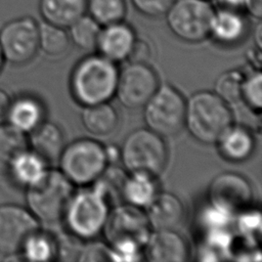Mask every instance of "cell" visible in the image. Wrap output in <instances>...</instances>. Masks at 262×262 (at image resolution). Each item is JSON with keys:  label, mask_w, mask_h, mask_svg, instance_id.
Here are the masks:
<instances>
[{"label": "cell", "mask_w": 262, "mask_h": 262, "mask_svg": "<svg viewBox=\"0 0 262 262\" xmlns=\"http://www.w3.org/2000/svg\"><path fill=\"white\" fill-rule=\"evenodd\" d=\"M119 70L104 56L89 55L81 59L71 75V91L82 106L107 102L115 96Z\"/></svg>", "instance_id": "6da1fadb"}, {"label": "cell", "mask_w": 262, "mask_h": 262, "mask_svg": "<svg viewBox=\"0 0 262 262\" xmlns=\"http://www.w3.org/2000/svg\"><path fill=\"white\" fill-rule=\"evenodd\" d=\"M232 124L229 105L214 91H199L186 101L184 126L202 143H216Z\"/></svg>", "instance_id": "7a4b0ae2"}, {"label": "cell", "mask_w": 262, "mask_h": 262, "mask_svg": "<svg viewBox=\"0 0 262 262\" xmlns=\"http://www.w3.org/2000/svg\"><path fill=\"white\" fill-rule=\"evenodd\" d=\"M74 191V184L60 170L48 169L40 181L25 189L26 207L40 223H57Z\"/></svg>", "instance_id": "3957f363"}, {"label": "cell", "mask_w": 262, "mask_h": 262, "mask_svg": "<svg viewBox=\"0 0 262 262\" xmlns=\"http://www.w3.org/2000/svg\"><path fill=\"white\" fill-rule=\"evenodd\" d=\"M108 212L110 205L90 184V187L74 191L61 221H64L68 231L89 241L103 230Z\"/></svg>", "instance_id": "277c9868"}, {"label": "cell", "mask_w": 262, "mask_h": 262, "mask_svg": "<svg viewBox=\"0 0 262 262\" xmlns=\"http://www.w3.org/2000/svg\"><path fill=\"white\" fill-rule=\"evenodd\" d=\"M60 172L74 184H92L108 166L105 147L90 138H80L66 145L59 159Z\"/></svg>", "instance_id": "5b68a950"}, {"label": "cell", "mask_w": 262, "mask_h": 262, "mask_svg": "<svg viewBox=\"0 0 262 262\" xmlns=\"http://www.w3.org/2000/svg\"><path fill=\"white\" fill-rule=\"evenodd\" d=\"M120 152V159L130 173L158 176L165 170L168 161V149L163 137L148 128L131 132L125 138Z\"/></svg>", "instance_id": "8992f818"}, {"label": "cell", "mask_w": 262, "mask_h": 262, "mask_svg": "<svg viewBox=\"0 0 262 262\" xmlns=\"http://www.w3.org/2000/svg\"><path fill=\"white\" fill-rule=\"evenodd\" d=\"M143 107L147 128L162 137L175 135L184 127L186 101L171 85L159 86Z\"/></svg>", "instance_id": "52a82bcc"}, {"label": "cell", "mask_w": 262, "mask_h": 262, "mask_svg": "<svg viewBox=\"0 0 262 262\" xmlns=\"http://www.w3.org/2000/svg\"><path fill=\"white\" fill-rule=\"evenodd\" d=\"M214 11L209 0H175L165 16L170 31L177 38L198 43L209 37Z\"/></svg>", "instance_id": "ba28073f"}, {"label": "cell", "mask_w": 262, "mask_h": 262, "mask_svg": "<svg viewBox=\"0 0 262 262\" xmlns=\"http://www.w3.org/2000/svg\"><path fill=\"white\" fill-rule=\"evenodd\" d=\"M0 47L5 62L24 66L39 52V24L29 15L5 23L0 29Z\"/></svg>", "instance_id": "9c48e42d"}, {"label": "cell", "mask_w": 262, "mask_h": 262, "mask_svg": "<svg viewBox=\"0 0 262 262\" xmlns=\"http://www.w3.org/2000/svg\"><path fill=\"white\" fill-rule=\"evenodd\" d=\"M40 228V222L26 206L0 205V255L6 259H20L19 250L26 238Z\"/></svg>", "instance_id": "30bf717a"}, {"label": "cell", "mask_w": 262, "mask_h": 262, "mask_svg": "<svg viewBox=\"0 0 262 262\" xmlns=\"http://www.w3.org/2000/svg\"><path fill=\"white\" fill-rule=\"evenodd\" d=\"M156 72L145 62H130L119 72L116 93L121 104L128 108L143 107L159 88Z\"/></svg>", "instance_id": "8fae6325"}, {"label": "cell", "mask_w": 262, "mask_h": 262, "mask_svg": "<svg viewBox=\"0 0 262 262\" xmlns=\"http://www.w3.org/2000/svg\"><path fill=\"white\" fill-rule=\"evenodd\" d=\"M253 196V187L249 180L235 172L218 174L208 188L209 204L234 217L251 208Z\"/></svg>", "instance_id": "7c38bea8"}, {"label": "cell", "mask_w": 262, "mask_h": 262, "mask_svg": "<svg viewBox=\"0 0 262 262\" xmlns=\"http://www.w3.org/2000/svg\"><path fill=\"white\" fill-rule=\"evenodd\" d=\"M102 231L110 245L121 241H132L144 247L150 227L142 209L126 203L110 210Z\"/></svg>", "instance_id": "4fadbf2b"}, {"label": "cell", "mask_w": 262, "mask_h": 262, "mask_svg": "<svg viewBox=\"0 0 262 262\" xmlns=\"http://www.w3.org/2000/svg\"><path fill=\"white\" fill-rule=\"evenodd\" d=\"M143 254L152 262H184L188 259V247L175 229L154 230L144 244Z\"/></svg>", "instance_id": "5bb4252c"}, {"label": "cell", "mask_w": 262, "mask_h": 262, "mask_svg": "<svg viewBox=\"0 0 262 262\" xmlns=\"http://www.w3.org/2000/svg\"><path fill=\"white\" fill-rule=\"evenodd\" d=\"M3 120L15 130L28 135L45 121V107L38 97L20 93L11 97Z\"/></svg>", "instance_id": "9a60e30c"}, {"label": "cell", "mask_w": 262, "mask_h": 262, "mask_svg": "<svg viewBox=\"0 0 262 262\" xmlns=\"http://www.w3.org/2000/svg\"><path fill=\"white\" fill-rule=\"evenodd\" d=\"M135 41L134 30L122 20L101 27L96 49L105 58L119 62L128 58Z\"/></svg>", "instance_id": "2e32d148"}, {"label": "cell", "mask_w": 262, "mask_h": 262, "mask_svg": "<svg viewBox=\"0 0 262 262\" xmlns=\"http://www.w3.org/2000/svg\"><path fill=\"white\" fill-rule=\"evenodd\" d=\"M48 169L49 164L30 147H27L12 159L5 174L14 185L27 189L40 181Z\"/></svg>", "instance_id": "e0dca14e"}, {"label": "cell", "mask_w": 262, "mask_h": 262, "mask_svg": "<svg viewBox=\"0 0 262 262\" xmlns=\"http://www.w3.org/2000/svg\"><path fill=\"white\" fill-rule=\"evenodd\" d=\"M248 33V21L241 10L220 7L215 9L210 34L222 45H235L244 40Z\"/></svg>", "instance_id": "ac0fdd59"}, {"label": "cell", "mask_w": 262, "mask_h": 262, "mask_svg": "<svg viewBox=\"0 0 262 262\" xmlns=\"http://www.w3.org/2000/svg\"><path fill=\"white\" fill-rule=\"evenodd\" d=\"M145 215L152 230L176 229L182 222L184 209L175 194L159 192L145 208Z\"/></svg>", "instance_id": "d6986e66"}, {"label": "cell", "mask_w": 262, "mask_h": 262, "mask_svg": "<svg viewBox=\"0 0 262 262\" xmlns=\"http://www.w3.org/2000/svg\"><path fill=\"white\" fill-rule=\"evenodd\" d=\"M29 147L48 164L57 162L66 144L61 129L52 122L44 121L28 134Z\"/></svg>", "instance_id": "ffe728a7"}, {"label": "cell", "mask_w": 262, "mask_h": 262, "mask_svg": "<svg viewBox=\"0 0 262 262\" xmlns=\"http://www.w3.org/2000/svg\"><path fill=\"white\" fill-rule=\"evenodd\" d=\"M220 156L234 163L247 161L254 152L255 138L244 126L231 125L216 142Z\"/></svg>", "instance_id": "44dd1931"}, {"label": "cell", "mask_w": 262, "mask_h": 262, "mask_svg": "<svg viewBox=\"0 0 262 262\" xmlns=\"http://www.w3.org/2000/svg\"><path fill=\"white\" fill-rule=\"evenodd\" d=\"M88 0H39V12L44 21L69 28L86 14Z\"/></svg>", "instance_id": "7402d4cb"}, {"label": "cell", "mask_w": 262, "mask_h": 262, "mask_svg": "<svg viewBox=\"0 0 262 262\" xmlns=\"http://www.w3.org/2000/svg\"><path fill=\"white\" fill-rule=\"evenodd\" d=\"M157 176L134 172L127 175L123 186V201L140 209H145L159 193Z\"/></svg>", "instance_id": "603a6c76"}, {"label": "cell", "mask_w": 262, "mask_h": 262, "mask_svg": "<svg viewBox=\"0 0 262 262\" xmlns=\"http://www.w3.org/2000/svg\"><path fill=\"white\" fill-rule=\"evenodd\" d=\"M81 120L86 130L95 136H107L119 124L117 111L107 102L83 106Z\"/></svg>", "instance_id": "cb8c5ba5"}, {"label": "cell", "mask_w": 262, "mask_h": 262, "mask_svg": "<svg viewBox=\"0 0 262 262\" xmlns=\"http://www.w3.org/2000/svg\"><path fill=\"white\" fill-rule=\"evenodd\" d=\"M18 256L20 260L48 262L56 257L55 237L38 228L24 242Z\"/></svg>", "instance_id": "d4e9b609"}, {"label": "cell", "mask_w": 262, "mask_h": 262, "mask_svg": "<svg viewBox=\"0 0 262 262\" xmlns=\"http://www.w3.org/2000/svg\"><path fill=\"white\" fill-rule=\"evenodd\" d=\"M127 174L119 167L108 165L102 174L91 184L105 199L111 206H117L123 201V186Z\"/></svg>", "instance_id": "484cf974"}, {"label": "cell", "mask_w": 262, "mask_h": 262, "mask_svg": "<svg viewBox=\"0 0 262 262\" xmlns=\"http://www.w3.org/2000/svg\"><path fill=\"white\" fill-rule=\"evenodd\" d=\"M29 147L28 135L7 123L0 124V174H5L12 159L21 150Z\"/></svg>", "instance_id": "4316f807"}, {"label": "cell", "mask_w": 262, "mask_h": 262, "mask_svg": "<svg viewBox=\"0 0 262 262\" xmlns=\"http://www.w3.org/2000/svg\"><path fill=\"white\" fill-rule=\"evenodd\" d=\"M71 40L66 28L44 21L39 24V49L46 55L57 57L66 53Z\"/></svg>", "instance_id": "83f0119b"}, {"label": "cell", "mask_w": 262, "mask_h": 262, "mask_svg": "<svg viewBox=\"0 0 262 262\" xmlns=\"http://www.w3.org/2000/svg\"><path fill=\"white\" fill-rule=\"evenodd\" d=\"M101 26L90 15L84 14L69 27V36L78 48L91 51L96 49Z\"/></svg>", "instance_id": "f1b7e54d"}, {"label": "cell", "mask_w": 262, "mask_h": 262, "mask_svg": "<svg viewBox=\"0 0 262 262\" xmlns=\"http://www.w3.org/2000/svg\"><path fill=\"white\" fill-rule=\"evenodd\" d=\"M87 11L101 27L122 21L127 12L125 0H88Z\"/></svg>", "instance_id": "f546056e"}, {"label": "cell", "mask_w": 262, "mask_h": 262, "mask_svg": "<svg viewBox=\"0 0 262 262\" xmlns=\"http://www.w3.org/2000/svg\"><path fill=\"white\" fill-rule=\"evenodd\" d=\"M245 75L237 70L222 73L214 85V92L228 105L242 101V89Z\"/></svg>", "instance_id": "4dcf8cb0"}, {"label": "cell", "mask_w": 262, "mask_h": 262, "mask_svg": "<svg viewBox=\"0 0 262 262\" xmlns=\"http://www.w3.org/2000/svg\"><path fill=\"white\" fill-rule=\"evenodd\" d=\"M242 100L254 112L260 113L262 106V76L260 71L245 76L242 89Z\"/></svg>", "instance_id": "1f68e13d"}, {"label": "cell", "mask_w": 262, "mask_h": 262, "mask_svg": "<svg viewBox=\"0 0 262 262\" xmlns=\"http://www.w3.org/2000/svg\"><path fill=\"white\" fill-rule=\"evenodd\" d=\"M55 237L56 257L61 261H79L84 241L70 231L60 233Z\"/></svg>", "instance_id": "d6a6232c"}, {"label": "cell", "mask_w": 262, "mask_h": 262, "mask_svg": "<svg viewBox=\"0 0 262 262\" xmlns=\"http://www.w3.org/2000/svg\"><path fill=\"white\" fill-rule=\"evenodd\" d=\"M232 221H234V216L209 203L202 209L199 215V223L203 231L229 227Z\"/></svg>", "instance_id": "836d02e7"}, {"label": "cell", "mask_w": 262, "mask_h": 262, "mask_svg": "<svg viewBox=\"0 0 262 262\" xmlns=\"http://www.w3.org/2000/svg\"><path fill=\"white\" fill-rule=\"evenodd\" d=\"M142 255L143 247L132 241H121L110 245L111 261H138Z\"/></svg>", "instance_id": "e575fe53"}, {"label": "cell", "mask_w": 262, "mask_h": 262, "mask_svg": "<svg viewBox=\"0 0 262 262\" xmlns=\"http://www.w3.org/2000/svg\"><path fill=\"white\" fill-rule=\"evenodd\" d=\"M238 231L246 237H258L261 230V216L259 211L251 208L234 217Z\"/></svg>", "instance_id": "d590c367"}, {"label": "cell", "mask_w": 262, "mask_h": 262, "mask_svg": "<svg viewBox=\"0 0 262 262\" xmlns=\"http://www.w3.org/2000/svg\"><path fill=\"white\" fill-rule=\"evenodd\" d=\"M175 0H131L133 7L148 17L165 16Z\"/></svg>", "instance_id": "8d00e7d4"}, {"label": "cell", "mask_w": 262, "mask_h": 262, "mask_svg": "<svg viewBox=\"0 0 262 262\" xmlns=\"http://www.w3.org/2000/svg\"><path fill=\"white\" fill-rule=\"evenodd\" d=\"M110 258V247L102 243L91 242L84 244L79 261H106Z\"/></svg>", "instance_id": "74e56055"}, {"label": "cell", "mask_w": 262, "mask_h": 262, "mask_svg": "<svg viewBox=\"0 0 262 262\" xmlns=\"http://www.w3.org/2000/svg\"><path fill=\"white\" fill-rule=\"evenodd\" d=\"M149 54H150V50H149L147 43L143 40H138L136 38V41H135L133 48H132L127 59H129L130 62H145V63H147Z\"/></svg>", "instance_id": "f35d334b"}, {"label": "cell", "mask_w": 262, "mask_h": 262, "mask_svg": "<svg viewBox=\"0 0 262 262\" xmlns=\"http://www.w3.org/2000/svg\"><path fill=\"white\" fill-rule=\"evenodd\" d=\"M245 10L250 15L260 18L262 16V0H246Z\"/></svg>", "instance_id": "ab89813d"}, {"label": "cell", "mask_w": 262, "mask_h": 262, "mask_svg": "<svg viewBox=\"0 0 262 262\" xmlns=\"http://www.w3.org/2000/svg\"><path fill=\"white\" fill-rule=\"evenodd\" d=\"M11 96L3 88H0V119H4L9 106Z\"/></svg>", "instance_id": "60d3db41"}, {"label": "cell", "mask_w": 262, "mask_h": 262, "mask_svg": "<svg viewBox=\"0 0 262 262\" xmlns=\"http://www.w3.org/2000/svg\"><path fill=\"white\" fill-rule=\"evenodd\" d=\"M220 4V7H226L236 10H243L245 9L246 0H217Z\"/></svg>", "instance_id": "b9f144b4"}, {"label": "cell", "mask_w": 262, "mask_h": 262, "mask_svg": "<svg viewBox=\"0 0 262 262\" xmlns=\"http://www.w3.org/2000/svg\"><path fill=\"white\" fill-rule=\"evenodd\" d=\"M104 147H105V155H106L108 165L114 164L115 162H117L121 158L120 149L117 148V146L108 145V146H104Z\"/></svg>", "instance_id": "7bdbcfd3"}, {"label": "cell", "mask_w": 262, "mask_h": 262, "mask_svg": "<svg viewBox=\"0 0 262 262\" xmlns=\"http://www.w3.org/2000/svg\"><path fill=\"white\" fill-rule=\"evenodd\" d=\"M261 25L259 24L258 26H257V28H256V31H255V34H256V44H257V46H258V48L260 49L261 48V40H262V38H261Z\"/></svg>", "instance_id": "ee69618b"}, {"label": "cell", "mask_w": 262, "mask_h": 262, "mask_svg": "<svg viewBox=\"0 0 262 262\" xmlns=\"http://www.w3.org/2000/svg\"><path fill=\"white\" fill-rule=\"evenodd\" d=\"M5 59H4V56H3V53H2V50H1V47H0V74L2 73L3 71V68H4V64H5Z\"/></svg>", "instance_id": "f6af8a7d"}, {"label": "cell", "mask_w": 262, "mask_h": 262, "mask_svg": "<svg viewBox=\"0 0 262 262\" xmlns=\"http://www.w3.org/2000/svg\"><path fill=\"white\" fill-rule=\"evenodd\" d=\"M209 1H210V0H209Z\"/></svg>", "instance_id": "bcb514c9"}]
</instances>
